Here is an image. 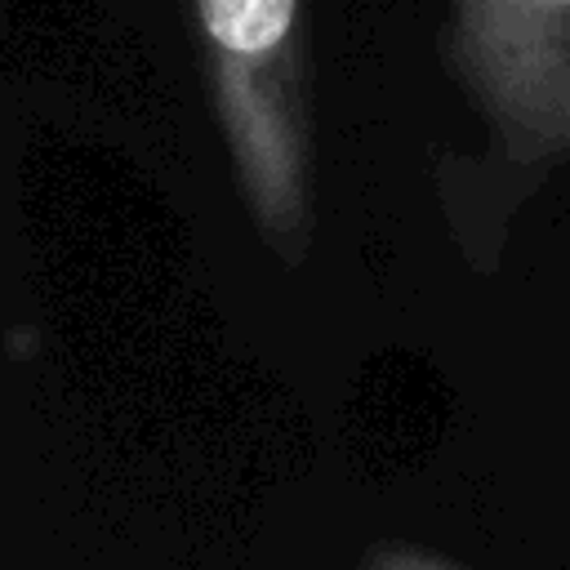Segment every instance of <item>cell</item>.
Masks as SVG:
<instances>
[{
	"label": "cell",
	"instance_id": "cell-1",
	"mask_svg": "<svg viewBox=\"0 0 570 570\" xmlns=\"http://www.w3.org/2000/svg\"><path fill=\"white\" fill-rule=\"evenodd\" d=\"M214 116L245 209L276 258L312 236V142L298 0H196Z\"/></svg>",
	"mask_w": 570,
	"mask_h": 570
},
{
	"label": "cell",
	"instance_id": "cell-3",
	"mask_svg": "<svg viewBox=\"0 0 570 570\" xmlns=\"http://www.w3.org/2000/svg\"><path fill=\"white\" fill-rule=\"evenodd\" d=\"M365 570H454V566H445L441 557H428L419 548H405V543H379V548H370Z\"/></svg>",
	"mask_w": 570,
	"mask_h": 570
},
{
	"label": "cell",
	"instance_id": "cell-2",
	"mask_svg": "<svg viewBox=\"0 0 570 570\" xmlns=\"http://www.w3.org/2000/svg\"><path fill=\"white\" fill-rule=\"evenodd\" d=\"M450 53L525 151H570V0H450Z\"/></svg>",
	"mask_w": 570,
	"mask_h": 570
}]
</instances>
